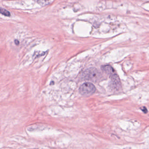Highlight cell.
I'll list each match as a JSON object with an SVG mask.
<instances>
[{
	"instance_id": "cell-7",
	"label": "cell",
	"mask_w": 149,
	"mask_h": 149,
	"mask_svg": "<svg viewBox=\"0 0 149 149\" xmlns=\"http://www.w3.org/2000/svg\"><path fill=\"white\" fill-rule=\"evenodd\" d=\"M141 110H142L143 112H144L145 113H148V110H147V109L145 107H143L142 108Z\"/></svg>"
},
{
	"instance_id": "cell-1",
	"label": "cell",
	"mask_w": 149,
	"mask_h": 149,
	"mask_svg": "<svg viewBox=\"0 0 149 149\" xmlns=\"http://www.w3.org/2000/svg\"><path fill=\"white\" fill-rule=\"evenodd\" d=\"M101 73L95 68H91L85 71L83 74L84 79L87 80L96 81L101 77Z\"/></svg>"
},
{
	"instance_id": "cell-2",
	"label": "cell",
	"mask_w": 149,
	"mask_h": 149,
	"mask_svg": "<svg viewBox=\"0 0 149 149\" xmlns=\"http://www.w3.org/2000/svg\"><path fill=\"white\" fill-rule=\"evenodd\" d=\"M96 88L94 85L90 82H85L82 84L79 88V92L83 95H92L95 92Z\"/></svg>"
},
{
	"instance_id": "cell-5",
	"label": "cell",
	"mask_w": 149,
	"mask_h": 149,
	"mask_svg": "<svg viewBox=\"0 0 149 149\" xmlns=\"http://www.w3.org/2000/svg\"><path fill=\"white\" fill-rule=\"evenodd\" d=\"M38 2L39 5L44 7L50 3V0H38Z\"/></svg>"
},
{
	"instance_id": "cell-4",
	"label": "cell",
	"mask_w": 149,
	"mask_h": 149,
	"mask_svg": "<svg viewBox=\"0 0 149 149\" xmlns=\"http://www.w3.org/2000/svg\"><path fill=\"white\" fill-rule=\"evenodd\" d=\"M101 69L106 74H109L110 76L115 74L114 70L113 69V67L110 65H104L101 67Z\"/></svg>"
},
{
	"instance_id": "cell-6",
	"label": "cell",
	"mask_w": 149,
	"mask_h": 149,
	"mask_svg": "<svg viewBox=\"0 0 149 149\" xmlns=\"http://www.w3.org/2000/svg\"><path fill=\"white\" fill-rule=\"evenodd\" d=\"M0 11H1V14L2 15H4V16L8 17H10V13L8 10L5 9L1 8Z\"/></svg>"
},
{
	"instance_id": "cell-3",
	"label": "cell",
	"mask_w": 149,
	"mask_h": 149,
	"mask_svg": "<svg viewBox=\"0 0 149 149\" xmlns=\"http://www.w3.org/2000/svg\"><path fill=\"white\" fill-rule=\"evenodd\" d=\"M111 79V85L113 87L115 88H120L121 85L120 80L118 75L116 74H113L110 76Z\"/></svg>"
},
{
	"instance_id": "cell-8",
	"label": "cell",
	"mask_w": 149,
	"mask_h": 149,
	"mask_svg": "<svg viewBox=\"0 0 149 149\" xmlns=\"http://www.w3.org/2000/svg\"><path fill=\"white\" fill-rule=\"evenodd\" d=\"M15 43L17 45L19 44V42H18L17 40H15Z\"/></svg>"
}]
</instances>
